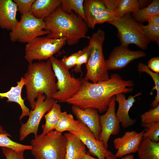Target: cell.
Wrapping results in <instances>:
<instances>
[{
	"label": "cell",
	"instance_id": "obj_30",
	"mask_svg": "<svg viewBox=\"0 0 159 159\" xmlns=\"http://www.w3.org/2000/svg\"><path fill=\"white\" fill-rule=\"evenodd\" d=\"M141 126L145 128L143 139H148L153 142L159 143V122L141 123Z\"/></svg>",
	"mask_w": 159,
	"mask_h": 159
},
{
	"label": "cell",
	"instance_id": "obj_13",
	"mask_svg": "<svg viewBox=\"0 0 159 159\" xmlns=\"http://www.w3.org/2000/svg\"><path fill=\"white\" fill-rule=\"evenodd\" d=\"M128 47L120 45L113 49L105 60L108 70L121 69L132 61L146 55L143 51H132Z\"/></svg>",
	"mask_w": 159,
	"mask_h": 159
},
{
	"label": "cell",
	"instance_id": "obj_1",
	"mask_svg": "<svg viewBox=\"0 0 159 159\" xmlns=\"http://www.w3.org/2000/svg\"><path fill=\"white\" fill-rule=\"evenodd\" d=\"M81 84L77 92L65 102L82 109L92 107L100 113L106 112L112 97L119 93L132 91L134 85L130 80H123L118 74H112L109 80L96 83L81 79Z\"/></svg>",
	"mask_w": 159,
	"mask_h": 159
},
{
	"label": "cell",
	"instance_id": "obj_5",
	"mask_svg": "<svg viewBox=\"0 0 159 159\" xmlns=\"http://www.w3.org/2000/svg\"><path fill=\"white\" fill-rule=\"evenodd\" d=\"M67 139L55 130L34 137L31 141V153L35 159H64Z\"/></svg>",
	"mask_w": 159,
	"mask_h": 159
},
{
	"label": "cell",
	"instance_id": "obj_40",
	"mask_svg": "<svg viewBox=\"0 0 159 159\" xmlns=\"http://www.w3.org/2000/svg\"><path fill=\"white\" fill-rule=\"evenodd\" d=\"M82 159H99L96 158L90 155L88 153H86L83 155Z\"/></svg>",
	"mask_w": 159,
	"mask_h": 159
},
{
	"label": "cell",
	"instance_id": "obj_7",
	"mask_svg": "<svg viewBox=\"0 0 159 159\" xmlns=\"http://www.w3.org/2000/svg\"><path fill=\"white\" fill-rule=\"evenodd\" d=\"M57 82V91L52 98L62 102L73 97L78 91L81 79L72 77L68 69L60 60L52 56L49 59Z\"/></svg>",
	"mask_w": 159,
	"mask_h": 159
},
{
	"label": "cell",
	"instance_id": "obj_37",
	"mask_svg": "<svg viewBox=\"0 0 159 159\" xmlns=\"http://www.w3.org/2000/svg\"><path fill=\"white\" fill-rule=\"evenodd\" d=\"M2 150L6 159H26L24 157V151H16L5 147H2Z\"/></svg>",
	"mask_w": 159,
	"mask_h": 159
},
{
	"label": "cell",
	"instance_id": "obj_16",
	"mask_svg": "<svg viewBox=\"0 0 159 159\" xmlns=\"http://www.w3.org/2000/svg\"><path fill=\"white\" fill-rule=\"evenodd\" d=\"M142 94L141 92H139L133 96L130 95L127 99L122 93H119L115 95V100L118 103V108L116 114L122 127L128 128L136 122V119L130 118L129 112L135 102V98L141 95Z\"/></svg>",
	"mask_w": 159,
	"mask_h": 159
},
{
	"label": "cell",
	"instance_id": "obj_39",
	"mask_svg": "<svg viewBox=\"0 0 159 159\" xmlns=\"http://www.w3.org/2000/svg\"><path fill=\"white\" fill-rule=\"evenodd\" d=\"M147 21L148 24L159 26V14L151 16L148 19Z\"/></svg>",
	"mask_w": 159,
	"mask_h": 159
},
{
	"label": "cell",
	"instance_id": "obj_32",
	"mask_svg": "<svg viewBox=\"0 0 159 159\" xmlns=\"http://www.w3.org/2000/svg\"><path fill=\"white\" fill-rule=\"evenodd\" d=\"M83 50V53L79 57L76 66L72 71L73 72L80 73L81 76L83 75L81 66L84 64H87L90 55L91 50L90 45L89 44L88 46L84 48Z\"/></svg>",
	"mask_w": 159,
	"mask_h": 159
},
{
	"label": "cell",
	"instance_id": "obj_10",
	"mask_svg": "<svg viewBox=\"0 0 159 159\" xmlns=\"http://www.w3.org/2000/svg\"><path fill=\"white\" fill-rule=\"evenodd\" d=\"M55 101L52 98L46 97L44 95L37 97L34 108L30 111L27 121L24 123L21 122L19 131L20 140H23L31 133H33L34 137L38 135V127L42 118L51 110Z\"/></svg>",
	"mask_w": 159,
	"mask_h": 159
},
{
	"label": "cell",
	"instance_id": "obj_20",
	"mask_svg": "<svg viewBox=\"0 0 159 159\" xmlns=\"http://www.w3.org/2000/svg\"><path fill=\"white\" fill-rule=\"evenodd\" d=\"M67 139L64 159H82L86 153L85 145L77 136L70 133L64 134Z\"/></svg>",
	"mask_w": 159,
	"mask_h": 159
},
{
	"label": "cell",
	"instance_id": "obj_24",
	"mask_svg": "<svg viewBox=\"0 0 159 159\" xmlns=\"http://www.w3.org/2000/svg\"><path fill=\"white\" fill-rule=\"evenodd\" d=\"M137 152L139 159H159V143L143 139Z\"/></svg>",
	"mask_w": 159,
	"mask_h": 159
},
{
	"label": "cell",
	"instance_id": "obj_2",
	"mask_svg": "<svg viewBox=\"0 0 159 159\" xmlns=\"http://www.w3.org/2000/svg\"><path fill=\"white\" fill-rule=\"evenodd\" d=\"M43 20L45 30L50 32L47 36L56 39L65 37L69 46L77 44L82 38H90L86 36L88 27L84 20L74 11L69 14L65 13L60 6Z\"/></svg>",
	"mask_w": 159,
	"mask_h": 159
},
{
	"label": "cell",
	"instance_id": "obj_41",
	"mask_svg": "<svg viewBox=\"0 0 159 159\" xmlns=\"http://www.w3.org/2000/svg\"><path fill=\"white\" fill-rule=\"evenodd\" d=\"M121 159H134V156L132 155H128L122 157Z\"/></svg>",
	"mask_w": 159,
	"mask_h": 159
},
{
	"label": "cell",
	"instance_id": "obj_23",
	"mask_svg": "<svg viewBox=\"0 0 159 159\" xmlns=\"http://www.w3.org/2000/svg\"><path fill=\"white\" fill-rule=\"evenodd\" d=\"M61 105L55 101L51 110L44 115L45 123L42 126V135L54 130L60 119L61 112Z\"/></svg>",
	"mask_w": 159,
	"mask_h": 159
},
{
	"label": "cell",
	"instance_id": "obj_3",
	"mask_svg": "<svg viewBox=\"0 0 159 159\" xmlns=\"http://www.w3.org/2000/svg\"><path fill=\"white\" fill-rule=\"evenodd\" d=\"M23 77L26 98L32 110L39 96L44 95L47 98H52L57 91L56 78L49 59L29 64Z\"/></svg>",
	"mask_w": 159,
	"mask_h": 159
},
{
	"label": "cell",
	"instance_id": "obj_12",
	"mask_svg": "<svg viewBox=\"0 0 159 159\" xmlns=\"http://www.w3.org/2000/svg\"><path fill=\"white\" fill-rule=\"evenodd\" d=\"M115 96L112 97L105 113L100 116L101 130L99 140L103 143L107 149L110 136L117 135L120 129V123L115 112Z\"/></svg>",
	"mask_w": 159,
	"mask_h": 159
},
{
	"label": "cell",
	"instance_id": "obj_26",
	"mask_svg": "<svg viewBox=\"0 0 159 159\" xmlns=\"http://www.w3.org/2000/svg\"><path fill=\"white\" fill-rule=\"evenodd\" d=\"M157 14H159V0H153L147 6L132 14L133 18L136 21L144 22L151 16Z\"/></svg>",
	"mask_w": 159,
	"mask_h": 159
},
{
	"label": "cell",
	"instance_id": "obj_4",
	"mask_svg": "<svg viewBox=\"0 0 159 159\" xmlns=\"http://www.w3.org/2000/svg\"><path fill=\"white\" fill-rule=\"evenodd\" d=\"M105 35L104 32L99 29L89 39L91 50L86 64L87 72L84 78L93 83L106 81L110 78L102 50Z\"/></svg>",
	"mask_w": 159,
	"mask_h": 159
},
{
	"label": "cell",
	"instance_id": "obj_19",
	"mask_svg": "<svg viewBox=\"0 0 159 159\" xmlns=\"http://www.w3.org/2000/svg\"><path fill=\"white\" fill-rule=\"evenodd\" d=\"M61 3V0H34L30 12L35 17L43 19L52 14Z\"/></svg>",
	"mask_w": 159,
	"mask_h": 159
},
{
	"label": "cell",
	"instance_id": "obj_27",
	"mask_svg": "<svg viewBox=\"0 0 159 159\" xmlns=\"http://www.w3.org/2000/svg\"><path fill=\"white\" fill-rule=\"evenodd\" d=\"M60 7L66 13L70 14L74 11L75 13L81 16L85 21L84 9V0H61Z\"/></svg>",
	"mask_w": 159,
	"mask_h": 159
},
{
	"label": "cell",
	"instance_id": "obj_38",
	"mask_svg": "<svg viewBox=\"0 0 159 159\" xmlns=\"http://www.w3.org/2000/svg\"><path fill=\"white\" fill-rule=\"evenodd\" d=\"M153 72L159 73V57L157 56L151 58L148 62L147 65Z\"/></svg>",
	"mask_w": 159,
	"mask_h": 159
},
{
	"label": "cell",
	"instance_id": "obj_29",
	"mask_svg": "<svg viewBox=\"0 0 159 159\" xmlns=\"http://www.w3.org/2000/svg\"><path fill=\"white\" fill-rule=\"evenodd\" d=\"M11 137L9 133H0V146L9 148L16 151L31 150L32 146L31 145L22 144L13 141L8 137Z\"/></svg>",
	"mask_w": 159,
	"mask_h": 159
},
{
	"label": "cell",
	"instance_id": "obj_42",
	"mask_svg": "<svg viewBox=\"0 0 159 159\" xmlns=\"http://www.w3.org/2000/svg\"><path fill=\"white\" fill-rule=\"evenodd\" d=\"M0 133L7 134L8 133L6 131L3 130V127L0 124Z\"/></svg>",
	"mask_w": 159,
	"mask_h": 159
},
{
	"label": "cell",
	"instance_id": "obj_18",
	"mask_svg": "<svg viewBox=\"0 0 159 159\" xmlns=\"http://www.w3.org/2000/svg\"><path fill=\"white\" fill-rule=\"evenodd\" d=\"M17 84L16 86L11 87L8 91L0 93V98L5 97L7 99V102H15L19 105L21 110V113L19 118L21 121L24 117L29 116L30 111L25 105L24 99H23L21 96L22 90L25 85L24 77H22L20 80L17 82Z\"/></svg>",
	"mask_w": 159,
	"mask_h": 159
},
{
	"label": "cell",
	"instance_id": "obj_35",
	"mask_svg": "<svg viewBox=\"0 0 159 159\" xmlns=\"http://www.w3.org/2000/svg\"><path fill=\"white\" fill-rule=\"evenodd\" d=\"M83 52V50H80L68 56H64L61 61L64 65L69 69L76 66L79 57Z\"/></svg>",
	"mask_w": 159,
	"mask_h": 159
},
{
	"label": "cell",
	"instance_id": "obj_6",
	"mask_svg": "<svg viewBox=\"0 0 159 159\" xmlns=\"http://www.w3.org/2000/svg\"><path fill=\"white\" fill-rule=\"evenodd\" d=\"M108 23L117 28L120 45L128 47L133 44L142 50L147 49L150 41L144 34L140 24L134 20L130 13Z\"/></svg>",
	"mask_w": 159,
	"mask_h": 159
},
{
	"label": "cell",
	"instance_id": "obj_28",
	"mask_svg": "<svg viewBox=\"0 0 159 159\" xmlns=\"http://www.w3.org/2000/svg\"><path fill=\"white\" fill-rule=\"evenodd\" d=\"M138 71L139 72L147 73L152 78L155 85V89L156 91V95L150 106L154 108L159 105V74L154 72L150 69L147 65L142 62H139L138 65Z\"/></svg>",
	"mask_w": 159,
	"mask_h": 159
},
{
	"label": "cell",
	"instance_id": "obj_9",
	"mask_svg": "<svg viewBox=\"0 0 159 159\" xmlns=\"http://www.w3.org/2000/svg\"><path fill=\"white\" fill-rule=\"evenodd\" d=\"M66 44L65 37L56 39L47 36L37 37L26 45L25 59L30 64L34 60H48Z\"/></svg>",
	"mask_w": 159,
	"mask_h": 159
},
{
	"label": "cell",
	"instance_id": "obj_17",
	"mask_svg": "<svg viewBox=\"0 0 159 159\" xmlns=\"http://www.w3.org/2000/svg\"><path fill=\"white\" fill-rule=\"evenodd\" d=\"M18 9L12 0H0V27L11 31L19 22L16 18Z\"/></svg>",
	"mask_w": 159,
	"mask_h": 159
},
{
	"label": "cell",
	"instance_id": "obj_15",
	"mask_svg": "<svg viewBox=\"0 0 159 159\" xmlns=\"http://www.w3.org/2000/svg\"><path fill=\"white\" fill-rule=\"evenodd\" d=\"M72 110L78 120L86 126L92 133L95 137L99 140L101 128L100 116L98 110L92 107L82 109L74 105L72 107Z\"/></svg>",
	"mask_w": 159,
	"mask_h": 159
},
{
	"label": "cell",
	"instance_id": "obj_31",
	"mask_svg": "<svg viewBox=\"0 0 159 159\" xmlns=\"http://www.w3.org/2000/svg\"><path fill=\"white\" fill-rule=\"evenodd\" d=\"M144 34L150 41L156 42L159 44V26L148 24L144 25L140 24Z\"/></svg>",
	"mask_w": 159,
	"mask_h": 159
},
{
	"label": "cell",
	"instance_id": "obj_36",
	"mask_svg": "<svg viewBox=\"0 0 159 159\" xmlns=\"http://www.w3.org/2000/svg\"><path fill=\"white\" fill-rule=\"evenodd\" d=\"M16 4L18 11L21 15L29 12L34 0H13Z\"/></svg>",
	"mask_w": 159,
	"mask_h": 159
},
{
	"label": "cell",
	"instance_id": "obj_25",
	"mask_svg": "<svg viewBox=\"0 0 159 159\" xmlns=\"http://www.w3.org/2000/svg\"><path fill=\"white\" fill-rule=\"evenodd\" d=\"M79 124V120H75L72 114L62 112L54 130L62 133L66 131L71 132L77 130Z\"/></svg>",
	"mask_w": 159,
	"mask_h": 159
},
{
	"label": "cell",
	"instance_id": "obj_8",
	"mask_svg": "<svg viewBox=\"0 0 159 159\" xmlns=\"http://www.w3.org/2000/svg\"><path fill=\"white\" fill-rule=\"evenodd\" d=\"M45 27L43 19L35 17L30 12L22 14L20 21L9 33L10 39L13 42L28 43L37 37L49 34Z\"/></svg>",
	"mask_w": 159,
	"mask_h": 159
},
{
	"label": "cell",
	"instance_id": "obj_33",
	"mask_svg": "<svg viewBox=\"0 0 159 159\" xmlns=\"http://www.w3.org/2000/svg\"><path fill=\"white\" fill-rule=\"evenodd\" d=\"M116 18L115 13L110 9L107 8L100 12L95 17L93 22V26L95 28V25L105 22L111 21Z\"/></svg>",
	"mask_w": 159,
	"mask_h": 159
},
{
	"label": "cell",
	"instance_id": "obj_21",
	"mask_svg": "<svg viewBox=\"0 0 159 159\" xmlns=\"http://www.w3.org/2000/svg\"><path fill=\"white\" fill-rule=\"evenodd\" d=\"M143 0H115L114 12L116 18L130 12L134 14L148 2Z\"/></svg>",
	"mask_w": 159,
	"mask_h": 159
},
{
	"label": "cell",
	"instance_id": "obj_22",
	"mask_svg": "<svg viewBox=\"0 0 159 159\" xmlns=\"http://www.w3.org/2000/svg\"><path fill=\"white\" fill-rule=\"evenodd\" d=\"M83 6L85 22L88 28L93 29L95 18L107 7L103 0H84Z\"/></svg>",
	"mask_w": 159,
	"mask_h": 159
},
{
	"label": "cell",
	"instance_id": "obj_11",
	"mask_svg": "<svg viewBox=\"0 0 159 159\" xmlns=\"http://www.w3.org/2000/svg\"><path fill=\"white\" fill-rule=\"evenodd\" d=\"M79 121L77 130L70 133L77 136L87 146L90 155L99 159H117L115 154L106 149L103 143L95 137L86 126Z\"/></svg>",
	"mask_w": 159,
	"mask_h": 159
},
{
	"label": "cell",
	"instance_id": "obj_14",
	"mask_svg": "<svg viewBox=\"0 0 159 159\" xmlns=\"http://www.w3.org/2000/svg\"><path fill=\"white\" fill-rule=\"evenodd\" d=\"M145 130L139 132L135 130L127 131L121 137L115 138L113 141L117 150L115 155L117 158L137 152L143 139Z\"/></svg>",
	"mask_w": 159,
	"mask_h": 159
},
{
	"label": "cell",
	"instance_id": "obj_34",
	"mask_svg": "<svg viewBox=\"0 0 159 159\" xmlns=\"http://www.w3.org/2000/svg\"><path fill=\"white\" fill-rule=\"evenodd\" d=\"M141 119V123L159 122V105L142 114Z\"/></svg>",
	"mask_w": 159,
	"mask_h": 159
}]
</instances>
